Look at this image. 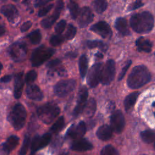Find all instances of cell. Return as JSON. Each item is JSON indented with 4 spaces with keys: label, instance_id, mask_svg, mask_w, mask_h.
<instances>
[{
    "label": "cell",
    "instance_id": "obj_13",
    "mask_svg": "<svg viewBox=\"0 0 155 155\" xmlns=\"http://www.w3.org/2000/svg\"><path fill=\"white\" fill-rule=\"evenodd\" d=\"M86 132L85 124L83 121L72 125L67 131V136L73 139L81 138Z\"/></svg>",
    "mask_w": 155,
    "mask_h": 155
},
{
    "label": "cell",
    "instance_id": "obj_20",
    "mask_svg": "<svg viewBox=\"0 0 155 155\" xmlns=\"http://www.w3.org/2000/svg\"><path fill=\"white\" fill-rule=\"evenodd\" d=\"M0 12L10 21H14L18 16V11L12 4L3 5L0 8Z\"/></svg>",
    "mask_w": 155,
    "mask_h": 155
},
{
    "label": "cell",
    "instance_id": "obj_5",
    "mask_svg": "<svg viewBox=\"0 0 155 155\" xmlns=\"http://www.w3.org/2000/svg\"><path fill=\"white\" fill-rule=\"evenodd\" d=\"M55 50L53 48L41 45L36 48L31 56V63L33 67H38L44 64L50 58L54 53Z\"/></svg>",
    "mask_w": 155,
    "mask_h": 155
},
{
    "label": "cell",
    "instance_id": "obj_43",
    "mask_svg": "<svg viewBox=\"0 0 155 155\" xmlns=\"http://www.w3.org/2000/svg\"><path fill=\"white\" fill-rule=\"evenodd\" d=\"M32 25V23L30 21H26L21 25L20 29L22 32H25L27 31Z\"/></svg>",
    "mask_w": 155,
    "mask_h": 155
},
{
    "label": "cell",
    "instance_id": "obj_50",
    "mask_svg": "<svg viewBox=\"0 0 155 155\" xmlns=\"http://www.w3.org/2000/svg\"><path fill=\"white\" fill-rule=\"evenodd\" d=\"M30 155H35V153H33V152H31Z\"/></svg>",
    "mask_w": 155,
    "mask_h": 155
},
{
    "label": "cell",
    "instance_id": "obj_9",
    "mask_svg": "<svg viewBox=\"0 0 155 155\" xmlns=\"http://www.w3.org/2000/svg\"><path fill=\"white\" fill-rule=\"evenodd\" d=\"M88 90L85 87H82L78 93V99L76 102V105L73 111V115L77 117L81 114L84 110V108L87 102L88 98Z\"/></svg>",
    "mask_w": 155,
    "mask_h": 155
},
{
    "label": "cell",
    "instance_id": "obj_29",
    "mask_svg": "<svg viewBox=\"0 0 155 155\" xmlns=\"http://www.w3.org/2000/svg\"><path fill=\"white\" fill-rule=\"evenodd\" d=\"M65 126V120L63 116L59 117L57 120L53 124L50 130L51 133H57L61 131Z\"/></svg>",
    "mask_w": 155,
    "mask_h": 155
},
{
    "label": "cell",
    "instance_id": "obj_7",
    "mask_svg": "<svg viewBox=\"0 0 155 155\" xmlns=\"http://www.w3.org/2000/svg\"><path fill=\"white\" fill-rule=\"evenodd\" d=\"M115 74V63L113 60H108L102 67L101 82L104 85L109 84L114 79Z\"/></svg>",
    "mask_w": 155,
    "mask_h": 155
},
{
    "label": "cell",
    "instance_id": "obj_11",
    "mask_svg": "<svg viewBox=\"0 0 155 155\" xmlns=\"http://www.w3.org/2000/svg\"><path fill=\"white\" fill-rule=\"evenodd\" d=\"M63 7H64L63 1L61 0L58 1L56 4V7L53 13H52V15L45 19H44L41 22V24L42 27L44 28H50L59 17V15L61 14V12Z\"/></svg>",
    "mask_w": 155,
    "mask_h": 155
},
{
    "label": "cell",
    "instance_id": "obj_15",
    "mask_svg": "<svg viewBox=\"0 0 155 155\" xmlns=\"http://www.w3.org/2000/svg\"><path fill=\"white\" fill-rule=\"evenodd\" d=\"M90 30L104 38H110L112 35V31L110 25L104 21H100L93 25L90 27Z\"/></svg>",
    "mask_w": 155,
    "mask_h": 155
},
{
    "label": "cell",
    "instance_id": "obj_27",
    "mask_svg": "<svg viewBox=\"0 0 155 155\" xmlns=\"http://www.w3.org/2000/svg\"><path fill=\"white\" fill-rule=\"evenodd\" d=\"M96 101H94V99H90L86 104V105L84 108V111H85V114L88 117H92L96 111Z\"/></svg>",
    "mask_w": 155,
    "mask_h": 155
},
{
    "label": "cell",
    "instance_id": "obj_30",
    "mask_svg": "<svg viewBox=\"0 0 155 155\" xmlns=\"http://www.w3.org/2000/svg\"><path fill=\"white\" fill-rule=\"evenodd\" d=\"M142 139L145 143H152L155 141V133L150 130H145L140 133Z\"/></svg>",
    "mask_w": 155,
    "mask_h": 155
},
{
    "label": "cell",
    "instance_id": "obj_12",
    "mask_svg": "<svg viewBox=\"0 0 155 155\" xmlns=\"http://www.w3.org/2000/svg\"><path fill=\"white\" fill-rule=\"evenodd\" d=\"M51 134L50 133H45L42 136H36L31 141V152L36 151L46 147L50 142Z\"/></svg>",
    "mask_w": 155,
    "mask_h": 155
},
{
    "label": "cell",
    "instance_id": "obj_31",
    "mask_svg": "<svg viewBox=\"0 0 155 155\" xmlns=\"http://www.w3.org/2000/svg\"><path fill=\"white\" fill-rule=\"evenodd\" d=\"M68 8L69 9L70 15L73 19H76L79 14V8L78 4L75 2L71 1L68 5Z\"/></svg>",
    "mask_w": 155,
    "mask_h": 155
},
{
    "label": "cell",
    "instance_id": "obj_21",
    "mask_svg": "<svg viewBox=\"0 0 155 155\" xmlns=\"http://www.w3.org/2000/svg\"><path fill=\"white\" fill-rule=\"evenodd\" d=\"M24 87L23 72H19L15 75L14 82V91L13 94L16 99L21 97Z\"/></svg>",
    "mask_w": 155,
    "mask_h": 155
},
{
    "label": "cell",
    "instance_id": "obj_10",
    "mask_svg": "<svg viewBox=\"0 0 155 155\" xmlns=\"http://www.w3.org/2000/svg\"><path fill=\"white\" fill-rule=\"evenodd\" d=\"M111 128L116 133L122 131L125 126V119L123 114L119 110L115 111L111 116Z\"/></svg>",
    "mask_w": 155,
    "mask_h": 155
},
{
    "label": "cell",
    "instance_id": "obj_25",
    "mask_svg": "<svg viewBox=\"0 0 155 155\" xmlns=\"http://www.w3.org/2000/svg\"><path fill=\"white\" fill-rule=\"evenodd\" d=\"M139 93V92H133L128 94L124 100V107L126 110H130L135 104Z\"/></svg>",
    "mask_w": 155,
    "mask_h": 155
},
{
    "label": "cell",
    "instance_id": "obj_34",
    "mask_svg": "<svg viewBox=\"0 0 155 155\" xmlns=\"http://www.w3.org/2000/svg\"><path fill=\"white\" fill-rule=\"evenodd\" d=\"M87 45L90 48L98 47L103 51H105L107 49V45L102 42L99 41H88L87 42Z\"/></svg>",
    "mask_w": 155,
    "mask_h": 155
},
{
    "label": "cell",
    "instance_id": "obj_22",
    "mask_svg": "<svg viewBox=\"0 0 155 155\" xmlns=\"http://www.w3.org/2000/svg\"><path fill=\"white\" fill-rule=\"evenodd\" d=\"M113 130L111 127L107 125H103L99 127L96 131L97 137L102 140H107L112 136Z\"/></svg>",
    "mask_w": 155,
    "mask_h": 155
},
{
    "label": "cell",
    "instance_id": "obj_47",
    "mask_svg": "<svg viewBox=\"0 0 155 155\" xmlns=\"http://www.w3.org/2000/svg\"><path fill=\"white\" fill-rule=\"evenodd\" d=\"M5 28L3 26L0 25V36H2L5 33Z\"/></svg>",
    "mask_w": 155,
    "mask_h": 155
},
{
    "label": "cell",
    "instance_id": "obj_8",
    "mask_svg": "<svg viewBox=\"0 0 155 155\" xmlns=\"http://www.w3.org/2000/svg\"><path fill=\"white\" fill-rule=\"evenodd\" d=\"M102 67V64L97 63L90 68L87 76V84L90 87H95L101 81Z\"/></svg>",
    "mask_w": 155,
    "mask_h": 155
},
{
    "label": "cell",
    "instance_id": "obj_19",
    "mask_svg": "<svg viewBox=\"0 0 155 155\" xmlns=\"http://www.w3.org/2000/svg\"><path fill=\"white\" fill-rule=\"evenodd\" d=\"M93 147L91 142L84 138L76 139L71 145V149L75 151H86L91 150Z\"/></svg>",
    "mask_w": 155,
    "mask_h": 155
},
{
    "label": "cell",
    "instance_id": "obj_54",
    "mask_svg": "<svg viewBox=\"0 0 155 155\" xmlns=\"http://www.w3.org/2000/svg\"><path fill=\"white\" fill-rule=\"evenodd\" d=\"M154 147H155V141H154Z\"/></svg>",
    "mask_w": 155,
    "mask_h": 155
},
{
    "label": "cell",
    "instance_id": "obj_33",
    "mask_svg": "<svg viewBox=\"0 0 155 155\" xmlns=\"http://www.w3.org/2000/svg\"><path fill=\"white\" fill-rule=\"evenodd\" d=\"M30 137L28 135L26 134L24 136L22 145L19 150V155H25L26 154V153L28 151L29 145H30Z\"/></svg>",
    "mask_w": 155,
    "mask_h": 155
},
{
    "label": "cell",
    "instance_id": "obj_35",
    "mask_svg": "<svg viewBox=\"0 0 155 155\" xmlns=\"http://www.w3.org/2000/svg\"><path fill=\"white\" fill-rule=\"evenodd\" d=\"M101 155H119L117 150L111 145L104 147L101 152Z\"/></svg>",
    "mask_w": 155,
    "mask_h": 155
},
{
    "label": "cell",
    "instance_id": "obj_55",
    "mask_svg": "<svg viewBox=\"0 0 155 155\" xmlns=\"http://www.w3.org/2000/svg\"><path fill=\"white\" fill-rule=\"evenodd\" d=\"M141 155H146V154H141Z\"/></svg>",
    "mask_w": 155,
    "mask_h": 155
},
{
    "label": "cell",
    "instance_id": "obj_48",
    "mask_svg": "<svg viewBox=\"0 0 155 155\" xmlns=\"http://www.w3.org/2000/svg\"><path fill=\"white\" fill-rule=\"evenodd\" d=\"M60 155H68V153H63L61 154Z\"/></svg>",
    "mask_w": 155,
    "mask_h": 155
},
{
    "label": "cell",
    "instance_id": "obj_4",
    "mask_svg": "<svg viewBox=\"0 0 155 155\" xmlns=\"http://www.w3.org/2000/svg\"><path fill=\"white\" fill-rule=\"evenodd\" d=\"M27 118V111L22 104H16L12 108L9 116L10 121L16 130H19L25 125Z\"/></svg>",
    "mask_w": 155,
    "mask_h": 155
},
{
    "label": "cell",
    "instance_id": "obj_26",
    "mask_svg": "<svg viewBox=\"0 0 155 155\" xmlns=\"http://www.w3.org/2000/svg\"><path fill=\"white\" fill-rule=\"evenodd\" d=\"M88 68V59L85 55H82L79 59V70L81 76L84 78L87 71Z\"/></svg>",
    "mask_w": 155,
    "mask_h": 155
},
{
    "label": "cell",
    "instance_id": "obj_49",
    "mask_svg": "<svg viewBox=\"0 0 155 155\" xmlns=\"http://www.w3.org/2000/svg\"><path fill=\"white\" fill-rule=\"evenodd\" d=\"M153 106L154 107H155V102L153 103ZM154 116H155V112H154Z\"/></svg>",
    "mask_w": 155,
    "mask_h": 155
},
{
    "label": "cell",
    "instance_id": "obj_40",
    "mask_svg": "<svg viewBox=\"0 0 155 155\" xmlns=\"http://www.w3.org/2000/svg\"><path fill=\"white\" fill-rule=\"evenodd\" d=\"M53 7V4H48L47 5H46L45 7H43L39 11L38 16L39 17H42V16L46 15L52 9Z\"/></svg>",
    "mask_w": 155,
    "mask_h": 155
},
{
    "label": "cell",
    "instance_id": "obj_37",
    "mask_svg": "<svg viewBox=\"0 0 155 155\" xmlns=\"http://www.w3.org/2000/svg\"><path fill=\"white\" fill-rule=\"evenodd\" d=\"M76 34V28L72 24H69L67 28V30L65 33V37L67 39L70 40L72 39Z\"/></svg>",
    "mask_w": 155,
    "mask_h": 155
},
{
    "label": "cell",
    "instance_id": "obj_44",
    "mask_svg": "<svg viewBox=\"0 0 155 155\" xmlns=\"http://www.w3.org/2000/svg\"><path fill=\"white\" fill-rule=\"evenodd\" d=\"M143 5V4L141 2V1H137L130 5V9L131 10H134V9H136V8H138L142 7Z\"/></svg>",
    "mask_w": 155,
    "mask_h": 155
},
{
    "label": "cell",
    "instance_id": "obj_24",
    "mask_svg": "<svg viewBox=\"0 0 155 155\" xmlns=\"http://www.w3.org/2000/svg\"><path fill=\"white\" fill-rule=\"evenodd\" d=\"M136 45L137 46V49L141 51L145 52H150L151 50L152 44L150 41L143 38H139L136 41Z\"/></svg>",
    "mask_w": 155,
    "mask_h": 155
},
{
    "label": "cell",
    "instance_id": "obj_28",
    "mask_svg": "<svg viewBox=\"0 0 155 155\" xmlns=\"http://www.w3.org/2000/svg\"><path fill=\"white\" fill-rule=\"evenodd\" d=\"M93 6L97 13H102L107 7V2L106 0H94Z\"/></svg>",
    "mask_w": 155,
    "mask_h": 155
},
{
    "label": "cell",
    "instance_id": "obj_42",
    "mask_svg": "<svg viewBox=\"0 0 155 155\" xmlns=\"http://www.w3.org/2000/svg\"><path fill=\"white\" fill-rule=\"evenodd\" d=\"M60 64H61V61L59 59H53V60L48 62V64H47V67L51 69V68H53L56 67Z\"/></svg>",
    "mask_w": 155,
    "mask_h": 155
},
{
    "label": "cell",
    "instance_id": "obj_32",
    "mask_svg": "<svg viewBox=\"0 0 155 155\" xmlns=\"http://www.w3.org/2000/svg\"><path fill=\"white\" fill-rule=\"evenodd\" d=\"M41 33L39 30H36L31 32L28 35V38L30 42L33 44H38L41 40Z\"/></svg>",
    "mask_w": 155,
    "mask_h": 155
},
{
    "label": "cell",
    "instance_id": "obj_1",
    "mask_svg": "<svg viewBox=\"0 0 155 155\" xmlns=\"http://www.w3.org/2000/svg\"><path fill=\"white\" fill-rule=\"evenodd\" d=\"M130 25L137 33H148L153 27L154 19L152 15L148 12L136 13L130 18Z\"/></svg>",
    "mask_w": 155,
    "mask_h": 155
},
{
    "label": "cell",
    "instance_id": "obj_38",
    "mask_svg": "<svg viewBox=\"0 0 155 155\" xmlns=\"http://www.w3.org/2000/svg\"><path fill=\"white\" fill-rule=\"evenodd\" d=\"M37 78V73L35 70L29 71L25 76V82L29 85L33 83Z\"/></svg>",
    "mask_w": 155,
    "mask_h": 155
},
{
    "label": "cell",
    "instance_id": "obj_53",
    "mask_svg": "<svg viewBox=\"0 0 155 155\" xmlns=\"http://www.w3.org/2000/svg\"><path fill=\"white\" fill-rule=\"evenodd\" d=\"M13 1H15V2H16V1H18V0H13Z\"/></svg>",
    "mask_w": 155,
    "mask_h": 155
},
{
    "label": "cell",
    "instance_id": "obj_36",
    "mask_svg": "<svg viewBox=\"0 0 155 155\" xmlns=\"http://www.w3.org/2000/svg\"><path fill=\"white\" fill-rule=\"evenodd\" d=\"M64 37L60 34H58L56 35H53L51 37L50 39V43L53 46H58L64 42Z\"/></svg>",
    "mask_w": 155,
    "mask_h": 155
},
{
    "label": "cell",
    "instance_id": "obj_18",
    "mask_svg": "<svg viewBox=\"0 0 155 155\" xmlns=\"http://www.w3.org/2000/svg\"><path fill=\"white\" fill-rule=\"evenodd\" d=\"M27 96L33 101H39L44 97L43 93L40 88L35 84H29L26 88Z\"/></svg>",
    "mask_w": 155,
    "mask_h": 155
},
{
    "label": "cell",
    "instance_id": "obj_23",
    "mask_svg": "<svg viewBox=\"0 0 155 155\" xmlns=\"http://www.w3.org/2000/svg\"><path fill=\"white\" fill-rule=\"evenodd\" d=\"M115 27L117 31L124 36L128 35L130 34L127 21L125 18H117L115 22Z\"/></svg>",
    "mask_w": 155,
    "mask_h": 155
},
{
    "label": "cell",
    "instance_id": "obj_3",
    "mask_svg": "<svg viewBox=\"0 0 155 155\" xmlns=\"http://www.w3.org/2000/svg\"><path fill=\"white\" fill-rule=\"evenodd\" d=\"M59 113V107L56 104L51 102L45 104L37 109L38 117L45 124H51Z\"/></svg>",
    "mask_w": 155,
    "mask_h": 155
},
{
    "label": "cell",
    "instance_id": "obj_39",
    "mask_svg": "<svg viewBox=\"0 0 155 155\" xmlns=\"http://www.w3.org/2000/svg\"><path fill=\"white\" fill-rule=\"evenodd\" d=\"M66 26V21L64 19L61 20L56 25L54 30L58 34H61L64 30Z\"/></svg>",
    "mask_w": 155,
    "mask_h": 155
},
{
    "label": "cell",
    "instance_id": "obj_17",
    "mask_svg": "<svg viewBox=\"0 0 155 155\" xmlns=\"http://www.w3.org/2000/svg\"><path fill=\"white\" fill-rule=\"evenodd\" d=\"M94 15L91 10L87 7H84L80 10L78 18V24L80 27H85L93 20Z\"/></svg>",
    "mask_w": 155,
    "mask_h": 155
},
{
    "label": "cell",
    "instance_id": "obj_51",
    "mask_svg": "<svg viewBox=\"0 0 155 155\" xmlns=\"http://www.w3.org/2000/svg\"><path fill=\"white\" fill-rule=\"evenodd\" d=\"M7 0H0L1 2H5Z\"/></svg>",
    "mask_w": 155,
    "mask_h": 155
},
{
    "label": "cell",
    "instance_id": "obj_16",
    "mask_svg": "<svg viewBox=\"0 0 155 155\" xmlns=\"http://www.w3.org/2000/svg\"><path fill=\"white\" fill-rule=\"evenodd\" d=\"M19 139L17 136L12 135L8 137L4 142L0 149L1 155H8L18 145Z\"/></svg>",
    "mask_w": 155,
    "mask_h": 155
},
{
    "label": "cell",
    "instance_id": "obj_45",
    "mask_svg": "<svg viewBox=\"0 0 155 155\" xmlns=\"http://www.w3.org/2000/svg\"><path fill=\"white\" fill-rule=\"evenodd\" d=\"M50 1H51V0H36L35 2V6L36 7H40L41 5H43L47 4V2H48Z\"/></svg>",
    "mask_w": 155,
    "mask_h": 155
},
{
    "label": "cell",
    "instance_id": "obj_6",
    "mask_svg": "<svg viewBox=\"0 0 155 155\" xmlns=\"http://www.w3.org/2000/svg\"><path fill=\"white\" fill-rule=\"evenodd\" d=\"M76 82L74 79H67L59 81L54 87V94L59 97H64L68 95L75 88Z\"/></svg>",
    "mask_w": 155,
    "mask_h": 155
},
{
    "label": "cell",
    "instance_id": "obj_41",
    "mask_svg": "<svg viewBox=\"0 0 155 155\" xmlns=\"http://www.w3.org/2000/svg\"><path fill=\"white\" fill-rule=\"evenodd\" d=\"M131 64V61H128L127 62V64H125V65L123 67V68L122 69V70H121V71H120V74H119V78H118V79H119V81L121 80V79L124 78V76H125V73H126L127 70L128 69V68L130 67V66Z\"/></svg>",
    "mask_w": 155,
    "mask_h": 155
},
{
    "label": "cell",
    "instance_id": "obj_46",
    "mask_svg": "<svg viewBox=\"0 0 155 155\" xmlns=\"http://www.w3.org/2000/svg\"><path fill=\"white\" fill-rule=\"evenodd\" d=\"M12 76L11 75H5L0 79V82L3 83H7L12 80Z\"/></svg>",
    "mask_w": 155,
    "mask_h": 155
},
{
    "label": "cell",
    "instance_id": "obj_52",
    "mask_svg": "<svg viewBox=\"0 0 155 155\" xmlns=\"http://www.w3.org/2000/svg\"><path fill=\"white\" fill-rule=\"evenodd\" d=\"M29 0H24V2H27V1H28Z\"/></svg>",
    "mask_w": 155,
    "mask_h": 155
},
{
    "label": "cell",
    "instance_id": "obj_2",
    "mask_svg": "<svg viewBox=\"0 0 155 155\" xmlns=\"http://www.w3.org/2000/svg\"><path fill=\"white\" fill-rule=\"evenodd\" d=\"M151 79V74L143 65L134 67L127 79V85L131 88H138L148 83Z\"/></svg>",
    "mask_w": 155,
    "mask_h": 155
},
{
    "label": "cell",
    "instance_id": "obj_14",
    "mask_svg": "<svg viewBox=\"0 0 155 155\" xmlns=\"http://www.w3.org/2000/svg\"><path fill=\"white\" fill-rule=\"evenodd\" d=\"M27 48L24 43H16L11 46L9 54L15 61H21L26 55Z\"/></svg>",
    "mask_w": 155,
    "mask_h": 155
}]
</instances>
